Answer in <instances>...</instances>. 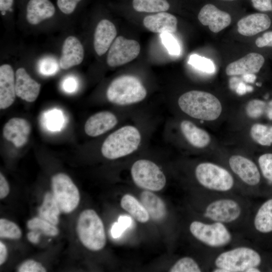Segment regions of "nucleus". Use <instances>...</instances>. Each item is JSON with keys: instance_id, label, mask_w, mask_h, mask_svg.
Returning a JSON list of instances; mask_svg holds the SVG:
<instances>
[{"instance_id": "19", "label": "nucleus", "mask_w": 272, "mask_h": 272, "mask_svg": "<svg viewBox=\"0 0 272 272\" xmlns=\"http://www.w3.org/2000/svg\"><path fill=\"white\" fill-rule=\"evenodd\" d=\"M116 116L109 111H101L91 116L85 124V131L89 136L100 135L113 128L117 123Z\"/></svg>"}, {"instance_id": "18", "label": "nucleus", "mask_w": 272, "mask_h": 272, "mask_svg": "<svg viewBox=\"0 0 272 272\" xmlns=\"http://www.w3.org/2000/svg\"><path fill=\"white\" fill-rule=\"evenodd\" d=\"M84 55V48L81 42L77 37L70 36L63 43L59 66L63 70H67L79 65L82 62Z\"/></svg>"}, {"instance_id": "22", "label": "nucleus", "mask_w": 272, "mask_h": 272, "mask_svg": "<svg viewBox=\"0 0 272 272\" xmlns=\"http://www.w3.org/2000/svg\"><path fill=\"white\" fill-rule=\"evenodd\" d=\"M145 27L149 31L157 33H174L177 28V19L173 15L166 12H159L148 15L143 20Z\"/></svg>"}, {"instance_id": "3", "label": "nucleus", "mask_w": 272, "mask_h": 272, "mask_svg": "<svg viewBox=\"0 0 272 272\" xmlns=\"http://www.w3.org/2000/svg\"><path fill=\"white\" fill-rule=\"evenodd\" d=\"M77 231L81 243L88 249L99 251L104 247L106 237L104 224L93 210L87 209L80 214Z\"/></svg>"}, {"instance_id": "38", "label": "nucleus", "mask_w": 272, "mask_h": 272, "mask_svg": "<svg viewBox=\"0 0 272 272\" xmlns=\"http://www.w3.org/2000/svg\"><path fill=\"white\" fill-rule=\"evenodd\" d=\"M266 103L264 101L253 99L250 100L247 104L245 110L247 115L252 118H257L264 113Z\"/></svg>"}, {"instance_id": "2", "label": "nucleus", "mask_w": 272, "mask_h": 272, "mask_svg": "<svg viewBox=\"0 0 272 272\" xmlns=\"http://www.w3.org/2000/svg\"><path fill=\"white\" fill-rule=\"evenodd\" d=\"M141 140L140 131L132 125L123 126L105 139L101 153L107 159L113 160L129 155L139 147Z\"/></svg>"}, {"instance_id": "43", "label": "nucleus", "mask_w": 272, "mask_h": 272, "mask_svg": "<svg viewBox=\"0 0 272 272\" xmlns=\"http://www.w3.org/2000/svg\"><path fill=\"white\" fill-rule=\"evenodd\" d=\"M253 8L260 12L272 11V0H251Z\"/></svg>"}, {"instance_id": "16", "label": "nucleus", "mask_w": 272, "mask_h": 272, "mask_svg": "<svg viewBox=\"0 0 272 272\" xmlns=\"http://www.w3.org/2000/svg\"><path fill=\"white\" fill-rule=\"evenodd\" d=\"M264 62V58L260 54L249 53L242 58L229 63L226 67L228 76L243 75L259 72Z\"/></svg>"}, {"instance_id": "33", "label": "nucleus", "mask_w": 272, "mask_h": 272, "mask_svg": "<svg viewBox=\"0 0 272 272\" xmlns=\"http://www.w3.org/2000/svg\"><path fill=\"white\" fill-rule=\"evenodd\" d=\"M170 272H200L197 263L191 257H184L178 260L170 268Z\"/></svg>"}, {"instance_id": "46", "label": "nucleus", "mask_w": 272, "mask_h": 272, "mask_svg": "<svg viewBox=\"0 0 272 272\" xmlns=\"http://www.w3.org/2000/svg\"><path fill=\"white\" fill-rule=\"evenodd\" d=\"M10 192L9 183L4 175L0 173V198L6 197Z\"/></svg>"}, {"instance_id": "11", "label": "nucleus", "mask_w": 272, "mask_h": 272, "mask_svg": "<svg viewBox=\"0 0 272 272\" xmlns=\"http://www.w3.org/2000/svg\"><path fill=\"white\" fill-rule=\"evenodd\" d=\"M242 208L239 203L231 198H221L210 203L205 209V217L222 223L236 221L241 216Z\"/></svg>"}, {"instance_id": "5", "label": "nucleus", "mask_w": 272, "mask_h": 272, "mask_svg": "<svg viewBox=\"0 0 272 272\" xmlns=\"http://www.w3.org/2000/svg\"><path fill=\"white\" fill-rule=\"evenodd\" d=\"M261 261L260 255L254 249L238 247L221 253L216 258L215 264L227 272H246L250 267H258Z\"/></svg>"}, {"instance_id": "7", "label": "nucleus", "mask_w": 272, "mask_h": 272, "mask_svg": "<svg viewBox=\"0 0 272 272\" xmlns=\"http://www.w3.org/2000/svg\"><path fill=\"white\" fill-rule=\"evenodd\" d=\"M198 182L204 187L216 191L225 192L234 186L233 176L226 169L215 164L204 162L195 170Z\"/></svg>"}, {"instance_id": "26", "label": "nucleus", "mask_w": 272, "mask_h": 272, "mask_svg": "<svg viewBox=\"0 0 272 272\" xmlns=\"http://www.w3.org/2000/svg\"><path fill=\"white\" fill-rule=\"evenodd\" d=\"M38 211L41 218L56 226L58 224L61 211L52 192H48L45 194Z\"/></svg>"}, {"instance_id": "32", "label": "nucleus", "mask_w": 272, "mask_h": 272, "mask_svg": "<svg viewBox=\"0 0 272 272\" xmlns=\"http://www.w3.org/2000/svg\"><path fill=\"white\" fill-rule=\"evenodd\" d=\"M22 231L15 223L5 219L0 220V237L13 239H20Z\"/></svg>"}, {"instance_id": "21", "label": "nucleus", "mask_w": 272, "mask_h": 272, "mask_svg": "<svg viewBox=\"0 0 272 272\" xmlns=\"http://www.w3.org/2000/svg\"><path fill=\"white\" fill-rule=\"evenodd\" d=\"M237 25V31L241 35L252 36L268 29L271 20L267 15L256 13L241 18Z\"/></svg>"}, {"instance_id": "53", "label": "nucleus", "mask_w": 272, "mask_h": 272, "mask_svg": "<svg viewBox=\"0 0 272 272\" xmlns=\"http://www.w3.org/2000/svg\"><path fill=\"white\" fill-rule=\"evenodd\" d=\"M260 269L258 267H251L246 270V272H259Z\"/></svg>"}, {"instance_id": "1", "label": "nucleus", "mask_w": 272, "mask_h": 272, "mask_svg": "<svg viewBox=\"0 0 272 272\" xmlns=\"http://www.w3.org/2000/svg\"><path fill=\"white\" fill-rule=\"evenodd\" d=\"M181 110L193 118L206 121L217 119L222 112V105L214 95L202 91L192 90L178 99Z\"/></svg>"}, {"instance_id": "8", "label": "nucleus", "mask_w": 272, "mask_h": 272, "mask_svg": "<svg viewBox=\"0 0 272 272\" xmlns=\"http://www.w3.org/2000/svg\"><path fill=\"white\" fill-rule=\"evenodd\" d=\"M53 195L61 212L69 214L78 207L80 200L79 189L71 178L62 173L51 178Z\"/></svg>"}, {"instance_id": "39", "label": "nucleus", "mask_w": 272, "mask_h": 272, "mask_svg": "<svg viewBox=\"0 0 272 272\" xmlns=\"http://www.w3.org/2000/svg\"><path fill=\"white\" fill-rule=\"evenodd\" d=\"M132 224L130 217L127 216H121L118 221L114 223L111 229V234L113 238H118L121 236L126 229L130 227Z\"/></svg>"}, {"instance_id": "25", "label": "nucleus", "mask_w": 272, "mask_h": 272, "mask_svg": "<svg viewBox=\"0 0 272 272\" xmlns=\"http://www.w3.org/2000/svg\"><path fill=\"white\" fill-rule=\"evenodd\" d=\"M180 129L187 141L194 147L202 148L210 143L209 133L190 121L183 120L180 123Z\"/></svg>"}, {"instance_id": "13", "label": "nucleus", "mask_w": 272, "mask_h": 272, "mask_svg": "<svg viewBox=\"0 0 272 272\" xmlns=\"http://www.w3.org/2000/svg\"><path fill=\"white\" fill-rule=\"evenodd\" d=\"M31 130L30 123L25 119L13 117L4 125L3 135L16 148L23 147L27 143Z\"/></svg>"}, {"instance_id": "17", "label": "nucleus", "mask_w": 272, "mask_h": 272, "mask_svg": "<svg viewBox=\"0 0 272 272\" xmlns=\"http://www.w3.org/2000/svg\"><path fill=\"white\" fill-rule=\"evenodd\" d=\"M15 79L11 65L4 64L0 66V108L5 109L11 106L16 98Z\"/></svg>"}, {"instance_id": "51", "label": "nucleus", "mask_w": 272, "mask_h": 272, "mask_svg": "<svg viewBox=\"0 0 272 272\" xmlns=\"http://www.w3.org/2000/svg\"><path fill=\"white\" fill-rule=\"evenodd\" d=\"M243 76V80L248 83H253L256 79V76L254 74H246Z\"/></svg>"}, {"instance_id": "41", "label": "nucleus", "mask_w": 272, "mask_h": 272, "mask_svg": "<svg viewBox=\"0 0 272 272\" xmlns=\"http://www.w3.org/2000/svg\"><path fill=\"white\" fill-rule=\"evenodd\" d=\"M19 272H45L46 268L39 262L29 259L23 262L18 267Z\"/></svg>"}, {"instance_id": "45", "label": "nucleus", "mask_w": 272, "mask_h": 272, "mask_svg": "<svg viewBox=\"0 0 272 272\" xmlns=\"http://www.w3.org/2000/svg\"><path fill=\"white\" fill-rule=\"evenodd\" d=\"M255 44L260 48L272 47V31L266 32L261 37L257 38L255 40Z\"/></svg>"}, {"instance_id": "48", "label": "nucleus", "mask_w": 272, "mask_h": 272, "mask_svg": "<svg viewBox=\"0 0 272 272\" xmlns=\"http://www.w3.org/2000/svg\"><path fill=\"white\" fill-rule=\"evenodd\" d=\"M14 3V0H0V11L4 15L6 12L11 10Z\"/></svg>"}, {"instance_id": "28", "label": "nucleus", "mask_w": 272, "mask_h": 272, "mask_svg": "<svg viewBox=\"0 0 272 272\" xmlns=\"http://www.w3.org/2000/svg\"><path fill=\"white\" fill-rule=\"evenodd\" d=\"M120 206L140 223H146L150 219L149 214L141 202L129 194H126L122 196L120 200Z\"/></svg>"}, {"instance_id": "10", "label": "nucleus", "mask_w": 272, "mask_h": 272, "mask_svg": "<svg viewBox=\"0 0 272 272\" xmlns=\"http://www.w3.org/2000/svg\"><path fill=\"white\" fill-rule=\"evenodd\" d=\"M140 49L137 41L119 36L114 40L109 49L107 63L111 67L127 63L139 55Z\"/></svg>"}, {"instance_id": "23", "label": "nucleus", "mask_w": 272, "mask_h": 272, "mask_svg": "<svg viewBox=\"0 0 272 272\" xmlns=\"http://www.w3.org/2000/svg\"><path fill=\"white\" fill-rule=\"evenodd\" d=\"M55 12L49 0H29L26 7V19L32 25H37L52 17Z\"/></svg>"}, {"instance_id": "34", "label": "nucleus", "mask_w": 272, "mask_h": 272, "mask_svg": "<svg viewBox=\"0 0 272 272\" xmlns=\"http://www.w3.org/2000/svg\"><path fill=\"white\" fill-rule=\"evenodd\" d=\"M188 63L195 69L208 74L213 73L215 70V65L211 59L196 54L189 56Z\"/></svg>"}, {"instance_id": "29", "label": "nucleus", "mask_w": 272, "mask_h": 272, "mask_svg": "<svg viewBox=\"0 0 272 272\" xmlns=\"http://www.w3.org/2000/svg\"><path fill=\"white\" fill-rule=\"evenodd\" d=\"M132 7L139 12L159 13L168 10L170 5L167 0H133Z\"/></svg>"}, {"instance_id": "37", "label": "nucleus", "mask_w": 272, "mask_h": 272, "mask_svg": "<svg viewBox=\"0 0 272 272\" xmlns=\"http://www.w3.org/2000/svg\"><path fill=\"white\" fill-rule=\"evenodd\" d=\"M162 42L172 55H178L181 52L180 46L176 39L171 33H164L160 34Z\"/></svg>"}, {"instance_id": "35", "label": "nucleus", "mask_w": 272, "mask_h": 272, "mask_svg": "<svg viewBox=\"0 0 272 272\" xmlns=\"http://www.w3.org/2000/svg\"><path fill=\"white\" fill-rule=\"evenodd\" d=\"M64 117L62 112L53 109L45 114V123L47 128L51 131H58L62 127Z\"/></svg>"}, {"instance_id": "12", "label": "nucleus", "mask_w": 272, "mask_h": 272, "mask_svg": "<svg viewBox=\"0 0 272 272\" xmlns=\"http://www.w3.org/2000/svg\"><path fill=\"white\" fill-rule=\"evenodd\" d=\"M198 19L204 26H208L210 30L214 33H218L231 22V17L226 12L218 9L215 5L208 4L200 9Z\"/></svg>"}, {"instance_id": "49", "label": "nucleus", "mask_w": 272, "mask_h": 272, "mask_svg": "<svg viewBox=\"0 0 272 272\" xmlns=\"http://www.w3.org/2000/svg\"><path fill=\"white\" fill-rule=\"evenodd\" d=\"M40 232H36V230H32L28 233L27 235L28 240L34 244L37 243L39 241Z\"/></svg>"}, {"instance_id": "47", "label": "nucleus", "mask_w": 272, "mask_h": 272, "mask_svg": "<svg viewBox=\"0 0 272 272\" xmlns=\"http://www.w3.org/2000/svg\"><path fill=\"white\" fill-rule=\"evenodd\" d=\"M253 90L252 87L246 85L243 82L239 83L236 88V92L239 95H244L247 92H251Z\"/></svg>"}, {"instance_id": "31", "label": "nucleus", "mask_w": 272, "mask_h": 272, "mask_svg": "<svg viewBox=\"0 0 272 272\" xmlns=\"http://www.w3.org/2000/svg\"><path fill=\"white\" fill-rule=\"evenodd\" d=\"M27 226L30 230H40L44 234L49 236H55L59 233V230L56 225L39 217L29 220L27 223Z\"/></svg>"}, {"instance_id": "44", "label": "nucleus", "mask_w": 272, "mask_h": 272, "mask_svg": "<svg viewBox=\"0 0 272 272\" xmlns=\"http://www.w3.org/2000/svg\"><path fill=\"white\" fill-rule=\"evenodd\" d=\"M62 87L63 90L66 92L73 93L78 87L77 80L73 76H68L63 80Z\"/></svg>"}, {"instance_id": "42", "label": "nucleus", "mask_w": 272, "mask_h": 272, "mask_svg": "<svg viewBox=\"0 0 272 272\" xmlns=\"http://www.w3.org/2000/svg\"><path fill=\"white\" fill-rule=\"evenodd\" d=\"M81 0H57V5L61 12L65 14H71L76 9L77 5Z\"/></svg>"}, {"instance_id": "4", "label": "nucleus", "mask_w": 272, "mask_h": 272, "mask_svg": "<svg viewBox=\"0 0 272 272\" xmlns=\"http://www.w3.org/2000/svg\"><path fill=\"white\" fill-rule=\"evenodd\" d=\"M147 96V90L137 77L124 75L115 79L106 91L107 99L110 102L126 105L139 102Z\"/></svg>"}, {"instance_id": "40", "label": "nucleus", "mask_w": 272, "mask_h": 272, "mask_svg": "<svg viewBox=\"0 0 272 272\" xmlns=\"http://www.w3.org/2000/svg\"><path fill=\"white\" fill-rule=\"evenodd\" d=\"M258 164L264 177L272 183V153H266L258 158Z\"/></svg>"}, {"instance_id": "36", "label": "nucleus", "mask_w": 272, "mask_h": 272, "mask_svg": "<svg viewBox=\"0 0 272 272\" xmlns=\"http://www.w3.org/2000/svg\"><path fill=\"white\" fill-rule=\"evenodd\" d=\"M38 69L39 73L44 76H51L58 71L59 66L54 58L45 56L39 60Z\"/></svg>"}, {"instance_id": "15", "label": "nucleus", "mask_w": 272, "mask_h": 272, "mask_svg": "<svg viewBox=\"0 0 272 272\" xmlns=\"http://www.w3.org/2000/svg\"><path fill=\"white\" fill-rule=\"evenodd\" d=\"M41 84L33 80L23 67L19 68L15 74L16 96L28 102H33L37 98Z\"/></svg>"}, {"instance_id": "54", "label": "nucleus", "mask_w": 272, "mask_h": 272, "mask_svg": "<svg viewBox=\"0 0 272 272\" xmlns=\"http://www.w3.org/2000/svg\"><path fill=\"white\" fill-rule=\"evenodd\" d=\"M268 105L269 107H272V99L269 102Z\"/></svg>"}, {"instance_id": "20", "label": "nucleus", "mask_w": 272, "mask_h": 272, "mask_svg": "<svg viewBox=\"0 0 272 272\" xmlns=\"http://www.w3.org/2000/svg\"><path fill=\"white\" fill-rule=\"evenodd\" d=\"M117 34L115 25L107 19L101 20L95 29L94 47L99 56L104 54L109 49Z\"/></svg>"}, {"instance_id": "9", "label": "nucleus", "mask_w": 272, "mask_h": 272, "mask_svg": "<svg viewBox=\"0 0 272 272\" xmlns=\"http://www.w3.org/2000/svg\"><path fill=\"white\" fill-rule=\"evenodd\" d=\"M191 234L198 240L212 247H221L229 244L231 234L224 224L214 222L207 224L200 221H193L190 225Z\"/></svg>"}, {"instance_id": "27", "label": "nucleus", "mask_w": 272, "mask_h": 272, "mask_svg": "<svg viewBox=\"0 0 272 272\" xmlns=\"http://www.w3.org/2000/svg\"><path fill=\"white\" fill-rule=\"evenodd\" d=\"M254 226L258 232H272V198L265 201L258 209L254 219Z\"/></svg>"}, {"instance_id": "56", "label": "nucleus", "mask_w": 272, "mask_h": 272, "mask_svg": "<svg viewBox=\"0 0 272 272\" xmlns=\"http://www.w3.org/2000/svg\"><path fill=\"white\" fill-rule=\"evenodd\" d=\"M222 1H234L236 0H222Z\"/></svg>"}, {"instance_id": "55", "label": "nucleus", "mask_w": 272, "mask_h": 272, "mask_svg": "<svg viewBox=\"0 0 272 272\" xmlns=\"http://www.w3.org/2000/svg\"><path fill=\"white\" fill-rule=\"evenodd\" d=\"M261 85V83H256V85H257V86H260Z\"/></svg>"}, {"instance_id": "50", "label": "nucleus", "mask_w": 272, "mask_h": 272, "mask_svg": "<svg viewBox=\"0 0 272 272\" xmlns=\"http://www.w3.org/2000/svg\"><path fill=\"white\" fill-rule=\"evenodd\" d=\"M7 248L6 246L2 241L0 242V264L2 265L7 258Z\"/></svg>"}, {"instance_id": "24", "label": "nucleus", "mask_w": 272, "mask_h": 272, "mask_svg": "<svg viewBox=\"0 0 272 272\" xmlns=\"http://www.w3.org/2000/svg\"><path fill=\"white\" fill-rule=\"evenodd\" d=\"M140 201L154 221L163 220L167 215L166 205L158 195L150 190H144L140 195Z\"/></svg>"}, {"instance_id": "14", "label": "nucleus", "mask_w": 272, "mask_h": 272, "mask_svg": "<svg viewBox=\"0 0 272 272\" xmlns=\"http://www.w3.org/2000/svg\"><path fill=\"white\" fill-rule=\"evenodd\" d=\"M233 171L246 184L254 186L260 181V174L256 165L251 160L240 155H233L229 160Z\"/></svg>"}, {"instance_id": "52", "label": "nucleus", "mask_w": 272, "mask_h": 272, "mask_svg": "<svg viewBox=\"0 0 272 272\" xmlns=\"http://www.w3.org/2000/svg\"><path fill=\"white\" fill-rule=\"evenodd\" d=\"M266 115L269 119L272 120V107H269L267 109Z\"/></svg>"}, {"instance_id": "30", "label": "nucleus", "mask_w": 272, "mask_h": 272, "mask_svg": "<svg viewBox=\"0 0 272 272\" xmlns=\"http://www.w3.org/2000/svg\"><path fill=\"white\" fill-rule=\"evenodd\" d=\"M252 139L258 144L264 146L272 145V125L255 123L250 129Z\"/></svg>"}, {"instance_id": "6", "label": "nucleus", "mask_w": 272, "mask_h": 272, "mask_svg": "<svg viewBox=\"0 0 272 272\" xmlns=\"http://www.w3.org/2000/svg\"><path fill=\"white\" fill-rule=\"evenodd\" d=\"M131 175L137 186L147 190L160 191L166 183V177L161 169L149 160L135 161L131 168Z\"/></svg>"}]
</instances>
